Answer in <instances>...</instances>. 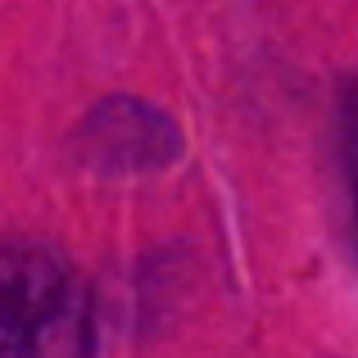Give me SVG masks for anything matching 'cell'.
<instances>
[{
  "mask_svg": "<svg viewBox=\"0 0 358 358\" xmlns=\"http://www.w3.org/2000/svg\"><path fill=\"white\" fill-rule=\"evenodd\" d=\"M0 358H96L87 281L41 241H0Z\"/></svg>",
  "mask_w": 358,
  "mask_h": 358,
  "instance_id": "6da1fadb",
  "label": "cell"
},
{
  "mask_svg": "<svg viewBox=\"0 0 358 358\" xmlns=\"http://www.w3.org/2000/svg\"><path fill=\"white\" fill-rule=\"evenodd\" d=\"M177 127L159 109L131 96H114L96 105L78 131V150L96 168H164L177 155Z\"/></svg>",
  "mask_w": 358,
  "mask_h": 358,
  "instance_id": "7a4b0ae2",
  "label": "cell"
},
{
  "mask_svg": "<svg viewBox=\"0 0 358 358\" xmlns=\"http://www.w3.org/2000/svg\"><path fill=\"white\" fill-rule=\"evenodd\" d=\"M341 168H345L354 222H358V78L345 87V100H341Z\"/></svg>",
  "mask_w": 358,
  "mask_h": 358,
  "instance_id": "3957f363",
  "label": "cell"
}]
</instances>
